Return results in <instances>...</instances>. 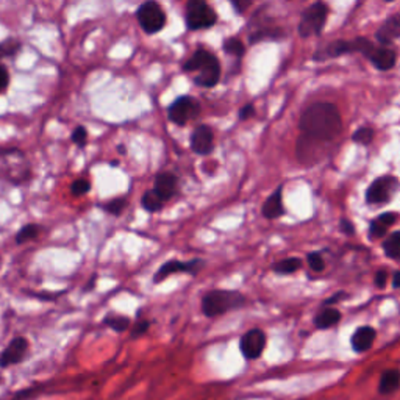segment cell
<instances>
[{
  "label": "cell",
  "mask_w": 400,
  "mask_h": 400,
  "mask_svg": "<svg viewBox=\"0 0 400 400\" xmlns=\"http://www.w3.org/2000/svg\"><path fill=\"white\" fill-rule=\"evenodd\" d=\"M232 3L233 10L236 11V14H244L245 11L249 10L250 5H252V0H228Z\"/></svg>",
  "instance_id": "35"
},
{
  "label": "cell",
  "mask_w": 400,
  "mask_h": 400,
  "mask_svg": "<svg viewBox=\"0 0 400 400\" xmlns=\"http://www.w3.org/2000/svg\"><path fill=\"white\" fill-rule=\"evenodd\" d=\"M386 282H388V274L385 271H379L375 274V287L383 289L386 287Z\"/></svg>",
  "instance_id": "39"
},
{
  "label": "cell",
  "mask_w": 400,
  "mask_h": 400,
  "mask_svg": "<svg viewBox=\"0 0 400 400\" xmlns=\"http://www.w3.org/2000/svg\"><path fill=\"white\" fill-rule=\"evenodd\" d=\"M245 304V297L238 291L230 289H213L202 296L200 307L205 316L213 319L222 316L228 311L238 310Z\"/></svg>",
  "instance_id": "4"
},
{
  "label": "cell",
  "mask_w": 400,
  "mask_h": 400,
  "mask_svg": "<svg viewBox=\"0 0 400 400\" xmlns=\"http://www.w3.org/2000/svg\"><path fill=\"white\" fill-rule=\"evenodd\" d=\"M375 330L373 327H359L352 336V347L357 352L369 351L373 342L375 341Z\"/></svg>",
  "instance_id": "18"
},
{
  "label": "cell",
  "mask_w": 400,
  "mask_h": 400,
  "mask_svg": "<svg viewBox=\"0 0 400 400\" xmlns=\"http://www.w3.org/2000/svg\"><path fill=\"white\" fill-rule=\"evenodd\" d=\"M205 261L200 258H194L190 261H180V260H169L163 263L162 266L158 267V271L153 276L152 282L158 285L163 283L166 278L170 276H175V274H188V276H197V274L203 269Z\"/></svg>",
  "instance_id": "8"
},
{
  "label": "cell",
  "mask_w": 400,
  "mask_h": 400,
  "mask_svg": "<svg viewBox=\"0 0 400 400\" xmlns=\"http://www.w3.org/2000/svg\"><path fill=\"white\" fill-rule=\"evenodd\" d=\"M136 19L140 22L142 32H146L147 35H155L166 25L164 10L155 0H147V2L141 3L136 11Z\"/></svg>",
  "instance_id": "6"
},
{
  "label": "cell",
  "mask_w": 400,
  "mask_h": 400,
  "mask_svg": "<svg viewBox=\"0 0 400 400\" xmlns=\"http://www.w3.org/2000/svg\"><path fill=\"white\" fill-rule=\"evenodd\" d=\"M96 282H97V276H93L91 277V280H89V283L87 285V287L83 288V293H88V291H91L93 289L94 287H96Z\"/></svg>",
  "instance_id": "41"
},
{
  "label": "cell",
  "mask_w": 400,
  "mask_h": 400,
  "mask_svg": "<svg viewBox=\"0 0 400 400\" xmlns=\"http://www.w3.org/2000/svg\"><path fill=\"white\" fill-rule=\"evenodd\" d=\"M216 22H218V14L207 3V0H188L186 27L190 30H208Z\"/></svg>",
  "instance_id": "5"
},
{
  "label": "cell",
  "mask_w": 400,
  "mask_h": 400,
  "mask_svg": "<svg viewBox=\"0 0 400 400\" xmlns=\"http://www.w3.org/2000/svg\"><path fill=\"white\" fill-rule=\"evenodd\" d=\"M342 297H344V293H336L335 297H331V299L327 300V304H333V302H338V300L342 299Z\"/></svg>",
  "instance_id": "42"
},
{
  "label": "cell",
  "mask_w": 400,
  "mask_h": 400,
  "mask_svg": "<svg viewBox=\"0 0 400 400\" xmlns=\"http://www.w3.org/2000/svg\"><path fill=\"white\" fill-rule=\"evenodd\" d=\"M388 227H390V225H386L385 222H381L379 218H377L375 221H373V224H370V227H369L370 238L385 236L386 232H388Z\"/></svg>",
  "instance_id": "34"
},
{
  "label": "cell",
  "mask_w": 400,
  "mask_h": 400,
  "mask_svg": "<svg viewBox=\"0 0 400 400\" xmlns=\"http://www.w3.org/2000/svg\"><path fill=\"white\" fill-rule=\"evenodd\" d=\"M392 285H394V288H400V272H396V274H394Z\"/></svg>",
  "instance_id": "43"
},
{
  "label": "cell",
  "mask_w": 400,
  "mask_h": 400,
  "mask_svg": "<svg viewBox=\"0 0 400 400\" xmlns=\"http://www.w3.org/2000/svg\"><path fill=\"white\" fill-rule=\"evenodd\" d=\"M224 50L225 54L232 55V56H236V58H241L245 54V47H244V43L241 39L238 38H228L224 41Z\"/></svg>",
  "instance_id": "29"
},
{
  "label": "cell",
  "mask_w": 400,
  "mask_h": 400,
  "mask_svg": "<svg viewBox=\"0 0 400 400\" xmlns=\"http://www.w3.org/2000/svg\"><path fill=\"white\" fill-rule=\"evenodd\" d=\"M127 205H129L127 199L116 197V199L108 200V202L105 203H100V208L111 216H121L125 211V208H127Z\"/></svg>",
  "instance_id": "25"
},
{
  "label": "cell",
  "mask_w": 400,
  "mask_h": 400,
  "mask_svg": "<svg viewBox=\"0 0 400 400\" xmlns=\"http://www.w3.org/2000/svg\"><path fill=\"white\" fill-rule=\"evenodd\" d=\"M118 152L121 153V155H125V153H127V148H125V146H118Z\"/></svg>",
  "instance_id": "44"
},
{
  "label": "cell",
  "mask_w": 400,
  "mask_h": 400,
  "mask_svg": "<svg viewBox=\"0 0 400 400\" xmlns=\"http://www.w3.org/2000/svg\"><path fill=\"white\" fill-rule=\"evenodd\" d=\"M352 140L358 142V144H370L374 140V130L373 129H368V127H363V129H358L355 133H353Z\"/></svg>",
  "instance_id": "31"
},
{
  "label": "cell",
  "mask_w": 400,
  "mask_h": 400,
  "mask_svg": "<svg viewBox=\"0 0 400 400\" xmlns=\"http://www.w3.org/2000/svg\"><path fill=\"white\" fill-rule=\"evenodd\" d=\"M30 351V342L24 336H16L8 342V346L0 353V368L7 369L11 366L22 363Z\"/></svg>",
  "instance_id": "10"
},
{
  "label": "cell",
  "mask_w": 400,
  "mask_h": 400,
  "mask_svg": "<svg viewBox=\"0 0 400 400\" xmlns=\"http://www.w3.org/2000/svg\"><path fill=\"white\" fill-rule=\"evenodd\" d=\"M299 127L308 138L331 141L342 130L341 114L333 104L318 102V104L308 107L302 114Z\"/></svg>",
  "instance_id": "1"
},
{
  "label": "cell",
  "mask_w": 400,
  "mask_h": 400,
  "mask_svg": "<svg viewBox=\"0 0 400 400\" xmlns=\"http://www.w3.org/2000/svg\"><path fill=\"white\" fill-rule=\"evenodd\" d=\"M43 233V227L39 224H25L24 227H21L18 233H16L14 241L18 245H22L25 243L35 241V239Z\"/></svg>",
  "instance_id": "20"
},
{
  "label": "cell",
  "mask_w": 400,
  "mask_h": 400,
  "mask_svg": "<svg viewBox=\"0 0 400 400\" xmlns=\"http://www.w3.org/2000/svg\"><path fill=\"white\" fill-rule=\"evenodd\" d=\"M21 47L22 44L16 38H8L7 41H2L0 43V61L3 58H8V56H14L19 52Z\"/></svg>",
  "instance_id": "26"
},
{
  "label": "cell",
  "mask_w": 400,
  "mask_h": 400,
  "mask_svg": "<svg viewBox=\"0 0 400 400\" xmlns=\"http://www.w3.org/2000/svg\"><path fill=\"white\" fill-rule=\"evenodd\" d=\"M102 322H104V325H107L108 329L116 331V333L127 331L131 325L130 319L127 316H121V314H107Z\"/></svg>",
  "instance_id": "22"
},
{
  "label": "cell",
  "mask_w": 400,
  "mask_h": 400,
  "mask_svg": "<svg viewBox=\"0 0 400 400\" xmlns=\"http://www.w3.org/2000/svg\"><path fill=\"white\" fill-rule=\"evenodd\" d=\"M400 36V13L391 16L390 19L385 21L379 30L375 33L377 41L381 44H390Z\"/></svg>",
  "instance_id": "16"
},
{
  "label": "cell",
  "mask_w": 400,
  "mask_h": 400,
  "mask_svg": "<svg viewBox=\"0 0 400 400\" xmlns=\"http://www.w3.org/2000/svg\"><path fill=\"white\" fill-rule=\"evenodd\" d=\"M397 188L399 181L394 177H380L369 186L366 199L369 203H385L392 197Z\"/></svg>",
  "instance_id": "12"
},
{
  "label": "cell",
  "mask_w": 400,
  "mask_h": 400,
  "mask_svg": "<svg viewBox=\"0 0 400 400\" xmlns=\"http://www.w3.org/2000/svg\"><path fill=\"white\" fill-rule=\"evenodd\" d=\"M185 72H196L194 83L200 88H214L221 80V63L218 56L211 54L210 50L199 49L194 55L183 65Z\"/></svg>",
  "instance_id": "2"
},
{
  "label": "cell",
  "mask_w": 400,
  "mask_h": 400,
  "mask_svg": "<svg viewBox=\"0 0 400 400\" xmlns=\"http://www.w3.org/2000/svg\"><path fill=\"white\" fill-rule=\"evenodd\" d=\"M366 56L373 61V65L380 71H390L396 65V54L388 47H375L373 44L366 50Z\"/></svg>",
  "instance_id": "15"
},
{
  "label": "cell",
  "mask_w": 400,
  "mask_h": 400,
  "mask_svg": "<svg viewBox=\"0 0 400 400\" xmlns=\"http://www.w3.org/2000/svg\"><path fill=\"white\" fill-rule=\"evenodd\" d=\"M308 265L313 271H318L321 272L324 269V260L321 258V255L319 254H310L308 255Z\"/></svg>",
  "instance_id": "36"
},
{
  "label": "cell",
  "mask_w": 400,
  "mask_h": 400,
  "mask_svg": "<svg viewBox=\"0 0 400 400\" xmlns=\"http://www.w3.org/2000/svg\"><path fill=\"white\" fill-rule=\"evenodd\" d=\"M10 87V72L5 66L0 65V94L7 91Z\"/></svg>",
  "instance_id": "37"
},
{
  "label": "cell",
  "mask_w": 400,
  "mask_h": 400,
  "mask_svg": "<svg viewBox=\"0 0 400 400\" xmlns=\"http://www.w3.org/2000/svg\"><path fill=\"white\" fill-rule=\"evenodd\" d=\"M0 179L21 186L32 179V168L25 153L19 148H2L0 151Z\"/></svg>",
  "instance_id": "3"
},
{
  "label": "cell",
  "mask_w": 400,
  "mask_h": 400,
  "mask_svg": "<svg viewBox=\"0 0 400 400\" xmlns=\"http://www.w3.org/2000/svg\"><path fill=\"white\" fill-rule=\"evenodd\" d=\"M386 2H392V0H386Z\"/></svg>",
  "instance_id": "45"
},
{
  "label": "cell",
  "mask_w": 400,
  "mask_h": 400,
  "mask_svg": "<svg viewBox=\"0 0 400 400\" xmlns=\"http://www.w3.org/2000/svg\"><path fill=\"white\" fill-rule=\"evenodd\" d=\"M200 110L202 108L196 97L180 96L168 107V119L179 127H185L186 124L199 118Z\"/></svg>",
  "instance_id": "7"
},
{
  "label": "cell",
  "mask_w": 400,
  "mask_h": 400,
  "mask_svg": "<svg viewBox=\"0 0 400 400\" xmlns=\"http://www.w3.org/2000/svg\"><path fill=\"white\" fill-rule=\"evenodd\" d=\"M341 319V313L335 308H327L318 314L316 318V327L318 329H330L333 327L335 324H338Z\"/></svg>",
  "instance_id": "23"
},
{
  "label": "cell",
  "mask_w": 400,
  "mask_h": 400,
  "mask_svg": "<svg viewBox=\"0 0 400 400\" xmlns=\"http://www.w3.org/2000/svg\"><path fill=\"white\" fill-rule=\"evenodd\" d=\"M263 216L266 219H277L283 214V200H282V188H277L265 203H263Z\"/></svg>",
  "instance_id": "17"
},
{
  "label": "cell",
  "mask_w": 400,
  "mask_h": 400,
  "mask_svg": "<svg viewBox=\"0 0 400 400\" xmlns=\"http://www.w3.org/2000/svg\"><path fill=\"white\" fill-rule=\"evenodd\" d=\"M300 260L299 258H288V260H283V261H278L276 265L272 266L274 272L277 274H294L297 269H300Z\"/></svg>",
  "instance_id": "28"
},
{
  "label": "cell",
  "mask_w": 400,
  "mask_h": 400,
  "mask_svg": "<svg viewBox=\"0 0 400 400\" xmlns=\"http://www.w3.org/2000/svg\"><path fill=\"white\" fill-rule=\"evenodd\" d=\"M352 52H357V43L355 41H335L324 50V55L325 56H341V55L352 54Z\"/></svg>",
  "instance_id": "21"
},
{
  "label": "cell",
  "mask_w": 400,
  "mask_h": 400,
  "mask_svg": "<svg viewBox=\"0 0 400 400\" xmlns=\"http://www.w3.org/2000/svg\"><path fill=\"white\" fill-rule=\"evenodd\" d=\"M329 16V7L324 3H314L308 8L304 16H302V21L299 24V33L300 36L310 38L316 36L322 32V28L327 22Z\"/></svg>",
  "instance_id": "9"
},
{
  "label": "cell",
  "mask_w": 400,
  "mask_h": 400,
  "mask_svg": "<svg viewBox=\"0 0 400 400\" xmlns=\"http://www.w3.org/2000/svg\"><path fill=\"white\" fill-rule=\"evenodd\" d=\"M341 228H342V232L347 233V235H353V225L351 224V222L342 221L341 222Z\"/></svg>",
  "instance_id": "40"
},
{
  "label": "cell",
  "mask_w": 400,
  "mask_h": 400,
  "mask_svg": "<svg viewBox=\"0 0 400 400\" xmlns=\"http://www.w3.org/2000/svg\"><path fill=\"white\" fill-rule=\"evenodd\" d=\"M190 146H191V151L196 153V155H200V157L210 155L214 148L213 129L207 124L197 125L191 133Z\"/></svg>",
  "instance_id": "11"
},
{
  "label": "cell",
  "mask_w": 400,
  "mask_h": 400,
  "mask_svg": "<svg viewBox=\"0 0 400 400\" xmlns=\"http://www.w3.org/2000/svg\"><path fill=\"white\" fill-rule=\"evenodd\" d=\"M399 383H400L399 370H396V369L388 370V373L383 374L381 380H380V392L381 394L394 392L399 388Z\"/></svg>",
  "instance_id": "24"
},
{
  "label": "cell",
  "mask_w": 400,
  "mask_h": 400,
  "mask_svg": "<svg viewBox=\"0 0 400 400\" xmlns=\"http://www.w3.org/2000/svg\"><path fill=\"white\" fill-rule=\"evenodd\" d=\"M148 329H151V322L147 321V319H140V321H136L133 327H131V333H130V338L131 340H138L141 336H144Z\"/></svg>",
  "instance_id": "32"
},
{
  "label": "cell",
  "mask_w": 400,
  "mask_h": 400,
  "mask_svg": "<svg viewBox=\"0 0 400 400\" xmlns=\"http://www.w3.org/2000/svg\"><path fill=\"white\" fill-rule=\"evenodd\" d=\"M383 249H385V254L390 256V258L394 260L400 258V232L392 233V235L386 239V243L383 244Z\"/></svg>",
  "instance_id": "27"
},
{
  "label": "cell",
  "mask_w": 400,
  "mask_h": 400,
  "mask_svg": "<svg viewBox=\"0 0 400 400\" xmlns=\"http://www.w3.org/2000/svg\"><path fill=\"white\" fill-rule=\"evenodd\" d=\"M266 347V335L265 331L260 329H252L247 333L243 335L241 341H239V351L247 359H256L265 351Z\"/></svg>",
  "instance_id": "13"
},
{
  "label": "cell",
  "mask_w": 400,
  "mask_h": 400,
  "mask_svg": "<svg viewBox=\"0 0 400 400\" xmlns=\"http://www.w3.org/2000/svg\"><path fill=\"white\" fill-rule=\"evenodd\" d=\"M164 205L166 202L153 188L142 194L141 207L144 208L147 213H158V211H162L164 208Z\"/></svg>",
  "instance_id": "19"
},
{
  "label": "cell",
  "mask_w": 400,
  "mask_h": 400,
  "mask_svg": "<svg viewBox=\"0 0 400 400\" xmlns=\"http://www.w3.org/2000/svg\"><path fill=\"white\" fill-rule=\"evenodd\" d=\"M72 142L78 147H85L88 142V130L83 127V125H78V127L72 131V136H71Z\"/></svg>",
  "instance_id": "33"
},
{
  "label": "cell",
  "mask_w": 400,
  "mask_h": 400,
  "mask_svg": "<svg viewBox=\"0 0 400 400\" xmlns=\"http://www.w3.org/2000/svg\"><path fill=\"white\" fill-rule=\"evenodd\" d=\"M254 114H255V107L249 104L239 110V119H241V121H247V119L254 116Z\"/></svg>",
  "instance_id": "38"
},
{
  "label": "cell",
  "mask_w": 400,
  "mask_h": 400,
  "mask_svg": "<svg viewBox=\"0 0 400 400\" xmlns=\"http://www.w3.org/2000/svg\"><path fill=\"white\" fill-rule=\"evenodd\" d=\"M71 194L76 197L80 196H85V194H88L91 191V183L87 179H77L71 183Z\"/></svg>",
  "instance_id": "30"
},
{
  "label": "cell",
  "mask_w": 400,
  "mask_h": 400,
  "mask_svg": "<svg viewBox=\"0 0 400 400\" xmlns=\"http://www.w3.org/2000/svg\"><path fill=\"white\" fill-rule=\"evenodd\" d=\"M153 190L168 203L179 191V177L173 173H159L155 177V181H153Z\"/></svg>",
  "instance_id": "14"
}]
</instances>
